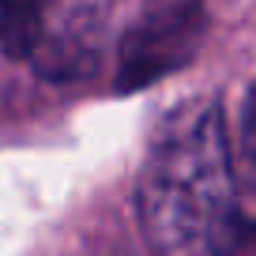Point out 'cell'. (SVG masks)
I'll list each match as a JSON object with an SVG mask.
<instances>
[{"label": "cell", "mask_w": 256, "mask_h": 256, "mask_svg": "<svg viewBox=\"0 0 256 256\" xmlns=\"http://www.w3.org/2000/svg\"><path fill=\"white\" fill-rule=\"evenodd\" d=\"M238 158L218 102L166 113L140 177V222L154 256H215L238 222Z\"/></svg>", "instance_id": "cell-1"}, {"label": "cell", "mask_w": 256, "mask_h": 256, "mask_svg": "<svg viewBox=\"0 0 256 256\" xmlns=\"http://www.w3.org/2000/svg\"><path fill=\"white\" fill-rule=\"evenodd\" d=\"M204 0H144L117 53V87L140 90L177 72L204 42Z\"/></svg>", "instance_id": "cell-2"}, {"label": "cell", "mask_w": 256, "mask_h": 256, "mask_svg": "<svg viewBox=\"0 0 256 256\" xmlns=\"http://www.w3.org/2000/svg\"><path fill=\"white\" fill-rule=\"evenodd\" d=\"M56 0H0V49L8 56H34L49 34Z\"/></svg>", "instance_id": "cell-3"}, {"label": "cell", "mask_w": 256, "mask_h": 256, "mask_svg": "<svg viewBox=\"0 0 256 256\" xmlns=\"http://www.w3.org/2000/svg\"><path fill=\"white\" fill-rule=\"evenodd\" d=\"M234 158H238V177L256 188V83L248 87L245 106H241V124L234 140Z\"/></svg>", "instance_id": "cell-4"}, {"label": "cell", "mask_w": 256, "mask_h": 256, "mask_svg": "<svg viewBox=\"0 0 256 256\" xmlns=\"http://www.w3.org/2000/svg\"><path fill=\"white\" fill-rule=\"evenodd\" d=\"M215 256H256V218H241L230 226Z\"/></svg>", "instance_id": "cell-5"}]
</instances>
